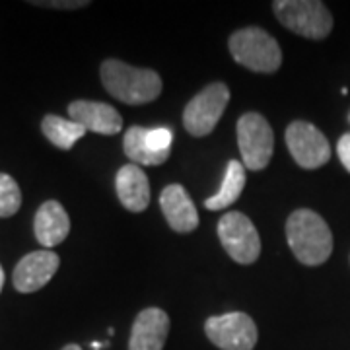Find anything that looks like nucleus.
I'll list each match as a JSON object with an SVG mask.
<instances>
[{"instance_id":"5","label":"nucleus","mask_w":350,"mask_h":350,"mask_svg":"<svg viewBox=\"0 0 350 350\" xmlns=\"http://www.w3.org/2000/svg\"><path fill=\"white\" fill-rule=\"evenodd\" d=\"M238 144L247 170L261 172L269 165L275 150V133L261 113H243L239 117Z\"/></svg>"},{"instance_id":"10","label":"nucleus","mask_w":350,"mask_h":350,"mask_svg":"<svg viewBox=\"0 0 350 350\" xmlns=\"http://www.w3.org/2000/svg\"><path fill=\"white\" fill-rule=\"evenodd\" d=\"M286 146L294 162L304 170H317L331 158L325 135L308 121H294L286 129Z\"/></svg>"},{"instance_id":"4","label":"nucleus","mask_w":350,"mask_h":350,"mask_svg":"<svg viewBox=\"0 0 350 350\" xmlns=\"http://www.w3.org/2000/svg\"><path fill=\"white\" fill-rule=\"evenodd\" d=\"M273 10L280 24L301 38L325 39L333 31V16L319 0H276Z\"/></svg>"},{"instance_id":"16","label":"nucleus","mask_w":350,"mask_h":350,"mask_svg":"<svg viewBox=\"0 0 350 350\" xmlns=\"http://www.w3.org/2000/svg\"><path fill=\"white\" fill-rule=\"evenodd\" d=\"M33 232L45 250H51L68 238L70 218L59 200H45L39 206L36 220H33Z\"/></svg>"},{"instance_id":"11","label":"nucleus","mask_w":350,"mask_h":350,"mask_svg":"<svg viewBox=\"0 0 350 350\" xmlns=\"http://www.w3.org/2000/svg\"><path fill=\"white\" fill-rule=\"evenodd\" d=\"M61 259L57 253L51 250H41L27 253L25 257L20 259L12 273L14 288L22 294H31L38 292L59 271Z\"/></svg>"},{"instance_id":"9","label":"nucleus","mask_w":350,"mask_h":350,"mask_svg":"<svg viewBox=\"0 0 350 350\" xmlns=\"http://www.w3.org/2000/svg\"><path fill=\"white\" fill-rule=\"evenodd\" d=\"M204 333L220 350H253L257 345V325L247 313L241 312L206 319Z\"/></svg>"},{"instance_id":"22","label":"nucleus","mask_w":350,"mask_h":350,"mask_svg":"<svg viewBox=\"0 0 350 350\" xmlns=\"http://www.w3.org/2000/svg\"><path fill=\"white\" fill-rule=\"evenodd\" d=\"M2 286H4V271H2V265H0V292H2Z\"/></svg>"},{"instance_id":"7","label":"nucleus","mask_w":350,"mask_h":350,"mask_svg":"<svg viewBox=\"0 0 350 350\" xmlns=\"http://www.w3.org/2000/svg\"><path fill=\"white\" fill-rule=\"evenodd\" d=\"M218 238L226 253L239 265H253L261 255L257 228L241 213H226L218 222Z\"/></svg>"},{"instance_id":"8","label":"nucleus","mask_w":350,"mask_h":350,"mask_svg":"<svg viewBox=\"0 0 350 350\" xmlns=\"http://www.w3.org/2000/svg\"><path fill=\"white\" fill-rule=\"evenodd\" d=\"M123 146L129 160L142 165H160L174 146V133L167 126H131L123 137Z\"/></svg>"},{"instance_id":"3","label":"nucleus","mask_w":350,"mask_h":350,"mask_svg":"<svg viewBox=\"0 0 350 350\" xmlns=\"http://www.w3.org/2000/svg\"><path fill=\"white\" fill-rule=\"evenodd\" d=\"M232 59L253 72L273 75L282 64L280 45L271 33L261 27H243L230 36Z\"/></svg>"},{"instance_id":"14","label":"nucleus","mask_w":350,"mask_h":350,"mask_svg":"<svg viewBox=\"0 0 350 350\" xmlns=\"http://www.w3.org/2000/svg\"><path fill=\"white\" fill-rule=\"evenodd\" d=\"M160 206L170 228L177 234H191L199 226V213L189 197L187 189L179 183H172L160 195Z\"/></svg>"},{"instance_id":"2","label":"nucleus","mask_w":350,"mask_h":350,"mask_svg":"<svg viewBox=\"0 0 350 350\" xmlns=\"http://www.w3.org/2000/svg\"><path fill=\"white\" fill-rule=\"evenodd\" d=\"M286 239L294 257L308 267H317L333 253V234L327 222L310 208H298L288 216Z\"/></svg>"},{"instance_id":"20","label":"nucleus","mask_w":350,"mask_h":350,"mask_svg":"<svg viewBox=\"0 0 350 350\" xmlns=\"http://www.w3.org/2000/svg\"><path fill=\"white\" fill-rule=\"evenodd\" d=\"M33 6H43V8H57V10H76V8H86L90 6V2L88 0H61V2H55V0H51V2H31Z\"/></svg>"},{"instance_id":"13","label":"nucleus","mask_w":350,"mask_h":350,"mask_svg":"<svg viewBox=\"0 0 350 350\" xmlns=\"http://www.w3.org/2000/svg\"><path fill=\"white\" fill-rule=\"evenodd\" d=\"M170 335V317L160 308H146L138 313L133 329L129 350H163Z\"/></svg>"},{"instance_id":"6","label":"nucleus","mask_w":350,"mask_h":350,"mask_svg":"<svg viewBox=\"0 0 350 350\" xmlns=\"http://www.w3.org/2000/svg\"><path fill=\"white\" fill-rule=\"evenodd\" d=\"M230 101V90L222 82H214L189 101L183 111V125L193 137H206L218 125Z\"/></svg>"},{"instance_id":"17","label":"nucleus","mask_w":350,"mask_h":350,"mask_svg":"<svg viewBox=\"0 0 350 350\" xmlns=\"http://www.w3.org/2000/svg\"><path fill=\"white\" fill-rule=\"evenodd\" d=\"M243 187H245V165L243 162L232 160V162H228V167H226L222 187L218 189V193L213 195L211 199L204 200V206L208 211H224L239 199Z\"/></svg>"},{"instance_id":"23","label":"nucleus","mask_w":350,"mask_h":350,"mask_svg":"<svg viewBox=\"0 0 350 350\" xmlns=\"http://www.w3.org/2000/svg\"><path fill=\"white\" fill-rule=\"evenodd\" d=\"M61 350H82L78 345H66V347H63Z\"/></svg>"},{"instance_id":"18","label":"nucleus","mask_w":350,"mask_h":350,"mask_svg":"<svg viewBox=\"0 0 350 350\" xmlns=\"http://www.w3.org/2000/svg\"><path fill=\"white\" fill-rule=\"evenodd\" d=\"M41 133L53 146L61 150H70L88 131L72 119H64L59 115H45L41 121Z\"/></svg>"},{"instance_id":"1","label":"nucleus","mask_w":350,"mask_h":350,"mask_svg":"<svg viewBox=\"0 0 350 350\" xmlns=\"http://www.w3.org/2000/svg\"><path fill=\"white\" fill-rule=\"evenodd\" d=\"M101 84L115 100L129 105L150 103L162 94V78L152 68H137L119 59H107L100 68Z\"/></svg>"},{"instance_id":"12","label":"nucleus","mask_w":350,"mask_h":350,"mask_svg":"<svg viewBox=\"0 0 350 350\" xmlns=\"http://www.w3.org/2000/svg\"><path fill=\"white\" fill-rule=\"evenodd\" d=\"M68 117L80 123L90 133H98L105 137H113L121 133L123 129V117L113 105L101 103V101L76 100L68 105Z\"/></svg>"},{"instance_id":"15","label":"nucleus","mask_w":350,"mask_h":350,"mask_svg":"<svg viewBox=\"0 0 350 350\" xmlns=\"http://www.w3.org/2000/svg\"><path fill=\"white\" fill-rule=\"evenodd\" d=\"M115 189L121 204L131 213H142L150 204V183L148 177L137 163L123 165L115 177Z\"/></svg>"},{"instance_id":"21","label":"nucleus","mask_w":350,"mask_h":350,"mask_svg":"<svg viewBox=\"0 0 350 350\" xmlns=\"http://www.w3.org/2000/svg\"><path fill=\"white\" fill-rule=\"evenodd\" d=\"M337 154L340 163L350 172V133H347V135H342V137L338 138Z\"/></svg>"},{"instance_id":"19","label":"nucleus","mask_w":350,"mask_h":350,"mask_svg":"<svg viewBox=\"0 0 350 350\" xmlns=\"http://www.w3.org/2000/svg\"><path fill=\"white\" fill-rule=\"evenodd\" d=\"M22 206V191L12 175L0 174V218H10Z\"/></svg>"}]
</instances>
